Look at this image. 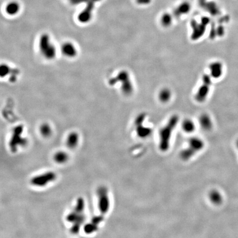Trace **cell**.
Here are the masks:
<instances>
[{
	"instance_id": "6da1fadb",
	"label": "cell",
	"mask_w": 238,
	"mask_h": 238,
	"mask_svg": "<svg viewBox=\"0 0 238 238\" xmlns=\"http://www.w3.org/2000/svg\"><path fill=\"white\" fill-rule=\"evenodd\" d=\"M179 119L177 116H173L170 119V120L160 131V142L159 147L161 151H167L169 146L170 140L171 135L175 129V126L178 123Z\"/></svg>"
},
{
	"instance_id": "7a4b0ae2",
	"label": "cell",
	"mask_w": 238,
	"mask_h": 238,
	"mask_svg": "<svg viewBox=\"0 0 238 238\" xmlns=\"http://www.w3.org/2000/svg\"><path fill=\"white\" fill-rule=\"evenodd\" d=\"M39 46L40 53L46 59L52 60L55 58L56 54V47L52 43L48 34L41 35L39 39Z\"/></svg>"
},
{
	"instance_id": "3957f363",
	"label": "cell",
	"mask_w": 238,
	"mask_h": 238,
	"mask_svg": "<svg viewBox=\"0 0 238 238\" xmlns=\"http://www.w3.org/2000/svg\"><path fill=\"white\" fill-rule=\"evenodd\" d=\"M117 82L121 83V90L125 94L130 95L132 93L134 87L130 80L129 73L127 71L120 72L116 77L110 79L109 84L110 85H113L116 83Z\"/></svg>"
},
{
	"instance_id": "277c9868",
	"label": "cell",
	"mask_w": 238,
	"mask_h": 238,
	"mask_svg": "<svg viewBox=\"0 0 238 238\" xmlns=\"http://www.w3.org/2000/svg\"><path fill=\"white\" fill-rule=\"evenodd\" d=\"M203 142L199 138H191L189 143V147L182 151L181 158L185 160L191 158L196 152L201 150L203 147Z\"/></svg>"
},
{
	"instance_id": "5b68a950",
	"label": "cell",
	"mask_w": 238,
	"mask_h": 238,
	"mask_svg": "<svg viewBox=\"0 0 238 238\" xmlns=\"http://www.w3.org/2000/svg\"><path fill=\"white\" fill-rule=\"evenodd\" d=\"M23 131V127L22 125L17 126L13 130V135L9 142V147L13 152L17 151L18 146H26L27 143V140L26 138L21 137Z\"/></svg>"
},
{
	"instance_id": "8992f818",
	"label": "cell",
	"mask_w": 238,
	"mask_h": 238,
	"mask_svg": "<svg viewBox=\"0 0 238 238\" xmlns=\"http://www.w3.org/2000/svg\"><path fill=\"white\" fill-rule=\"evenodd\" d=\"M56 178V175L54 172H48L33 177L31 180V182L35 186L44 187L49 183L54 181Z\"/></svg>"
},
{
	"instance_id": "52a82bcc",
	"label": "cell",
	"mask_w": 238,
	"mask_h": 238,
	"mask_svg": "<svg viewBox=\"0 0 238 238\" xmlns=\"http://www.w3.org/2000/svg\"><path fill=\"white\" fill-rule=\"evenodd\" d=\"M99 201V210L102 214H105L108 212L110 208V200L108 190L104 187H101L98 191Z\"/></svg>"
},
{
	"instance_id": "ba28073f",
	"label": "cell",
	"mask_w": 238,
	"mask_h": 238,
	"mask_svg": "<svg viewBox=\"0 0 238 238\" xmlns=\"http://www.w3.org/2000/svg\"><path fill=\"white\" fill-rule=\"evenodd\" d=\"M211 83L210 77L208 75L204 76L203 77V84L199 87L195 96V98L198 102H203L207 99L210 92Z\"/></svg>"
},
{
	"instance_id": "9c48e42d",
	"label": "cell",
	"mask_w": 238,
	"mask_h": 238,
	"mask_svg": "<svg viewBox=\"0 0 238 238\" xmlns=\"http://www.w3.org/2000/svg\"><path fill=\"white\" fill-rule=\"evenodd\" d=\"M95 3L96 2L94 0H88L87 1V6L83 11L79 14L78 20L79 22L83 23H88L92 18V12L94 9Z\"/></svg>"
},
{
	"instance_id": "30bf717a",
	"label": "cell",
	"mask_w": 238,
	"mask_h": 238,
	"mask_svg": "<svg viewBox=\"0 0 238 238\" xmlns=\"http://www.w3.org/2000/svg\"><path fill=\"white\" fill-rule=\"evenodd\" d=\"M61 52L65 56L69 58L75 57L77 54L75 46L70 42L65 43L62 45Z\"/></svg>"
},
{
	"instance_id": "8fae6325",
	"label": "cell",
	"mask_w": 238,
	"mask_h": 238,
	"mask_svg": "<svg viewBox=\"0 0 238 238\" xmlns=\"http://www.w3.org/2000/svg\"><path fill=\"white\" fill-rule=\"evenodd\" d=\"M209 67L211 77L214 78H218L222 76L223 66L220 62H213L210 64Z\"/></svg>"
},
{
	"instance_id": "7c38bea8",
	"label": "cell",
	"mask_w": 238,
	"mask_h": 238,
	"mask_svg": "<svg viewBox=\"0 0 238 238\" xmlns=\"http://www.w3.org/2000/svg\"><path fill=\"white\" fill-rule=\"evenodd\" d=\"M20 3L15 1H11L7 4L5 7V11L9 16H13L17 14L20 12Z\"/></svg>"
},
{
	"instance_id": "4fadbf2b",
	"label": "cell",
	"mask_w": 238,
	"mask_h": 238,
	"mask_svg": "<svg viewBox=\"0 0 238 238\" xmlns=\"http://www.w3.org/2000/svg\"><path fill=\"white\" fill-rule=\"evenodd\" d=\"M191 10V5L187 1H184L177 7L175 10L174 13L175 16L180 17V16L186 14Z\"/></svg>"
},
{
	"instance_id": "5bb4252c",
	"label": "cell",
	"mask_w": 238,
	"mask_h": 238,
	"mask_svg": "<svg viewBox=\"0 0 238 238\" xmlns=\"http://www.w3.org/2000/svg\"><path fill=\"white\" fill-rule=\"evenodd\" d=\"M192 26L193 28V39L199 38L203 34V33L205 31L206 25L203 24L202 22L201 24H198L195 20L192 21Z\"/></svg>"
},
{
	"instance_id": "9a60e30c",
	"label": "cell",
	"mask_w": 238,
	"mask_h": 238,
	"mask_svg": "<svg viewBox=\"0 0 238 238\" xmlns=\"http://www.w3.org/2000/svg\"><path fill=\"white\" fill-rule=\"evenodd\" d=\"M199 123L202 129L205 130H210L212 127V120L208 114H203L199 117Z\"/></svg>"
},
{
	"instance_id": "2e32d148",
	"label": "cell",
	"mask_w": 238,
	"mask_h": 238,
	"mask_svg": "<svg viewBox=\"0 0 238 238\" xmlns=\"http://www.w3.org/2000/svg\"><path fill=\"white\" fill-rule=\"evenodd\" d=\"M172 97V91L167 88L161 89L158 93V98L161 103H167L171 99Z\"/></svg>"
},
{
	"instance_id": "e0dca14e",
	"label": "cell",
	"mask_w": 238,
	"mask_h": 238,
	"mask_svg": "<svg viewBox=\"0 0 238 238\" xmlns=\"http://www.w3.org/2000/svg\"><path fill=\"white\" fill-rule=\"evenodd\" d=\"M79 140L78 135L75 132H72L68 136L67 139V146L68 148H74L77 145Z\"/></svg>"
},
{
	"instance_id": "ac0fdd59",
	"label": "cell",
	"mask_w": 238,
	"mask_h": 238,
	"mask_svg": "<svg viewBox=\"0 0 238 238\" xmlns=\"http://www.w3.org/2000/svg\"><path fill=\"white\" fill-rule=\"evenodd\" d=\"M209 197L212 203L216 205H220L223 201V197L221 194L216 190H213L210 193Z\"/></svg>"
},
{
	"instance_id": "d6986e66",
	"label": "cell",
	"mask_w": 238,
	"mask_h": 238,
	"mask_svg": "<svg viewBox=\"0 0 238 238\" xmlns=\"http://www.w3.org/2000/svg\"><path fill=\"white\" fill-rule=\"evenodd\" d=\"M182 127L185 132L191 133L195 129V123L190 119H186L182 122Z\"/></svg>"
},
{
	"instance_id": "ffe728a7",
	"label": "cell",
	"mask_w": 238,
	"mask_h": 238,
	"mask_svg": "<svg viewBox=\"0 0 238 238\" xmlns=\"http://www.w3.org/2000/svg\"><path fill=\"white\" fill-rule=\"evenodd\" d=\"M54 161L58 164H63L67 161L68 159V156L64 152L59 151L54 155Z\"/></svg>"
},
{
	"instance_id": "44dd1931",
	"label": "cell",
	"mask_w": 238,
	"mask_h": 238,
	"mask_svg": "<svg viewBox=\"0 0 238 238\" xmlns=\"http://www.w3.org/2000/svg\"><path fill=\"white\" fill-rule=\"evenodd\" d=\"M205 7L207 10L213 16H216L220 13V11L216 3L214 2H207Z\"/></svg>"
},
{
	"instance_id": "7402d4cb",
	"label": "cell",
	"mask_w": 238,
	"mask_h": 238,
	"mask_svg": "<svg viewBox=\"0 0 238 238\" xmlns=\"http://www.w3.org/2000/svg\"><path fill=\"white\" fill-rule=\"evenodd\" d=\"M85 219V216L82 214L77 220L73 223V225L71 227L70 232L72 234H77L80 230L81 226L83 223L84 220Z\"/></svg>"
},
{
	"instance_id": "603a6c76",
	"label": "cell",
	"mask_w": 238,
	"mask_h": 238,
	"mask_svg": "<svg viewBox=\"0 0 238 238\" xmlns=\"http://www.w3.org/2000/svg\"><path fill=\"white\" fill-rule=\"evenodd\" d=\"M173 22V17L169 13H164L161 16V23L164 27H168L171 26Z\"/></svg>"
},
{
	"instance_id": "cb8c5ba5",
	"label": "cell",
	"mask_w": 238,
	"mask_h": 238,
	"mask_svg": "<svg viewBox=\"0 0 238 238\" xmlns=\"http://www.w3.org/2000/svg\"><path fill=\"white\" fill-rule=\"evenodd\" d=\"M84 206H85V203H84L83 199L82 197H79L78 199L76 205L73 211L77 213L78 214H83V212L84 209Z\"/></svg>"
},
{
	"instance_id": "d4e9b609",
	"label": "cell",
	"mask_w": 238,
	"mask_h": 238,
	"mask_svg": "<svg viewBox=\"0 0 238 238\" xmlns=\"http://www.w3.org/2000/svg\"><path fill=\"white\" fill-rule=\"evenodd\" d=\"M40 133L45 137H48L52 134V129L47 123H44L41 125L40 128Z\"/></svg>"
},
{
	"instance_id": "484cf974",
	"label": "cell",
	"mask_w": 238,
	"mask_h": 238,
	"mask_svg": "<svg viewBox=\"0 0 238 238\" xmlns=\"http://www.w3.org/2000/svg\"><path fill=\"white\" fill-rule=\"evenodd\" d=\"M98 226V225L91 222L90 223H87L84 226V231L87 234H90L97 231Z\"/></svg>"
},
{
	"instance_id": "4316f807",
	"label": "cell",
	"mask_w": 238,
	"mask_h": 238,
	"mask_svg": "<svg viewBox=\"0 0 238 238\" xmlns=\"http://www.w3.org/2000/svg\"><path fill=\"white\" fill-rule=\"evenodd\" d=\"M0 71H1L0 72L1 76L2 77H3L7 76L10 73L11 70L9 66H8L6 64H3V65H1V66Z\"/></svg>"
},
{
	"instance_id": "83f0119b",
	"label": "cell",
	"mask_w": 238,
	"mask_h": 238,
	"mask_svg": "<svg viewBox=\"0 0 238 238\" xmlns=\"http://www.w3.org/2000/svg\"><path fill=\"white\" fill-rule=\"evenodd\" d=\"M104 219V216L103 214L98 216H96L94 217H93V219H92V222L97 224V225H99V223H100Z\"/></svg>"
},
{
	"instance_id": "f1b7e54d",
	"label": "cell",
	"mask_w": 238,
	"mask_h": 238,
	"mask_svg": "<svg viewBox=\"0 0 238 238\" xmlns=\"http://www.w3.org/2000/svg\"><path fill=\"white\" fill-rule=\"evenodd\" d=\"M216 33L217 34V35L219 36V37H222L224 33V27L223 26L220 25V26H218L217 29H216Z\"/></svg>"
},
{
	"instance_id": "f546056e",
	"label": "cell",
	"mask_w": 238,
	"mask_h": 238,
	"mask_svg": "<svg viewBox=\"0 0 238 238\" xmlns=\"http://www.w3.org/2000/svg\"><path fill=\"white\" fill-rule=\"evenodd\" d=\"M151 2V0H136V2L141 5H146L150 3Z\"/></svg>"
},
{
	"instance_id": "4dcf8cb0",
	"label": "cell",
	"mask_w": 238,
	"mask_h": 238,
	"mask_svg": "<svg viewBox=\"0 0 238 238\" xmlns=\"http://www.w3.org/2000/svg\"><path fill=\"white\" fill-rule=\"evenodd\" d=\"M210 18L208 17H202L201 18V22H202L203 24H205L206 26L210 23Z\"/></svg>"
},
{
	"instance_id": "1f68e13d",
	"label": "cell",
	"mask_w": 238,
	"mask_h": 238,
	"mask_svg": "<svg viewBox=\"0 0 238 238\" xmlns=\"http://www.w3.org/2000/svg\"><path fill=\"white\" fill-rule=\"evenodd\" d=\"M199 5L201 6H202V7H205L206 3H207L206 0H199Z\"/></svg>"
},
{
	"instance_id": "d6a6232c",
	"label": "cell",
	"mask_w": 238,
	"mask_h": 238,
	"mask_svg": "<svg viewBox=\"0 0 238 238\" xmlns=\"http://www.w3.org/2000/svg\"><path fill=\"white\" fill-rule=\"evenodd\" d=\"M237 147L238 148V140L237 142Z\"/></svg>"
}]
</instances>
